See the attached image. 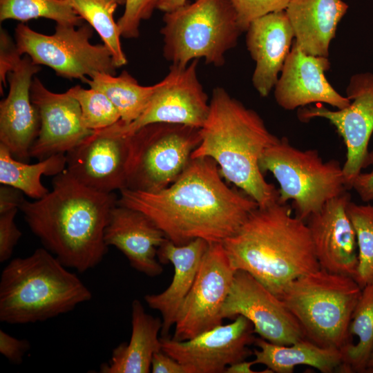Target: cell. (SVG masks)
Instances as JSON below:
<instances>
[{
  "label": "cell",
  "mask_w": 373,
  "mask_h": 373,
  "mask_svg": "<svg viewBox=\"0 0 373 373\" xmlns=\"http://www.w3.org/2000/svg\"><path fill=\"white\" fill-rule=\"evenodd\" d=\"M117 204L145 214L177 245L196 238L222 243L258 207L245 193L227 185L209 157L191 158L178 178L159 191L121 190Z\"/></svg>",
  "instance_id": "obj_1"
},
{
  "label": "cell",
  "mask_w": 373,
  "mask_h": 373,
  "mask_svg": "<svg viewBox=\"0 0 373 373\" xmlns=\"http://www.w3.org/2000/svg\"><path fill=\"white\" fill-rule=\"evenodd\" d=\"M117 204L114 193L86 188L65 169L54 176L52 191L33 202L23 199L19 210L44 247L66 267L82 273L107 253L104 232Z\"/></svg>",
  "instance_id": "obj_2"
},
{
  "label": "cell",
  "mask_w": 373,
  "mask_h": 373,
  "mask_svg": "<svg viewBox=\"0 0 373 373\" xmlns=\"http://www.w3.org/2000/svg\"><path fill=\"white\" fill-rule=\"evenodd\" d=\"M222 245L236 271L249 273L278 298L293 280L321 269L307 223L278 201L252 211Z\"/></svg>",
  "instance_id": "obj_3"
},
{
  "label": "cell",
  "mask_w": 373,
  "mask_h": 373,
  "mask_svg": "<svg viewBox=\"0 0 373 373\" xmlns=\"http://www.w3.org/2000/svg\"><path fill=\"white\" fill-rule=\"evenodd\" d=\"M200 132V143L191 158L213 159L222 178L254 200L258 207L278 202V190L265 179L259 160L279 138L269 131L257 112L224 88L216 87Z\"/></svg>",
  "instance_id": "obj_4"
},
{
  "label": "cell",
  "mask_w": 373,
  "mask_h": 373,
  "mask_svg": "<svg viewBox=\"0 0 373 373\" xmlns=\"http://www.w3.org/2000/svg\"><path fill=\"white\" fill-rule=\"evenodd\" d=\"M67 268L44 247L10 260L1 275L0 321L41 322L90 300L91 291Z\"/></svg>",
  "instance_id": "obj_5"
},
{
  "label": "cell",
  "mask_w": 373,
  "mask_h": 373,
  "mask_svg": "<svg viewBox=\"0 0 373 373\" xmlns=\"http://www.w3.org/2000/svg\"><path fill=\"white\" fill-rule=\"evenodd\" d=\"M362 293L354 278L322 268L293 280L280 296L305 338L341 350L352 343L349 328Z\"/></svg>",
  "instance_id": "obj_6"
},
{
  "label": "cell",
  "mask_w": 373,
  "mask_h": 373,
  "mask_svg": "<svg viewBox=\"0 0 373 373\" xmlns=\"http://www.w3.org/2000/svg\"><path fill=\"white\" fill-rule=\"evenodd\" d=\"M163 21V55L179 66L202 58L207 64L223 66L243 32L229 0H195L164 12Z\"/></svg>",
  "instance_id": "obj_7"
},
{
  "label": "cell",
  "mask_w": 373,
  "mask_h": 373,
  "mask_svg": "<svg viewBox=\"0 0 373 373\" xmlns=\"http://www.w3.org/2000/svg\"><path fill=\"white\" fill-rule=\"evenodd\" d=\"M259 167L263 174L269 171L277 180L278 202L293 200L296 216L304 221L349 190L338 160L323 162L317 150H300L286 137L264 151Z\"/></svg>",
  "instance_id": "obj_8"
},
{
  "label": "cell",
  "mask_w": 373,
  "mask_h": 373,
  "mask_svg": "<svg viewBox=\"0 0 373 373\" xmlns=\"http://www.w3.org/2000/svg\"><path fill=\"white\" fill-rule=\"evenodd\" d=\"M126 188L157 192L171 184L200 144V128L174 124L146 125L127 135Z\"/></svg>",
  "instance_id": "obj_9"
},
{
  "label": "cell",
  "mask_w": 373,
  "mask_h": 373,
  "mask_svg": "<svg viewBox=\"0 0 373 373\" xmlns=\"http://www.w3.org/2000/svg\"><path fill=\"white\" fill-rule=\"evenodd\" d=\"M93 30L87 23L79 26L57 24L55 33L48 35L21 23L15 28V40L20 53L35 64L50 67L59 77L84 82L98 73H116L106 46L90 42Z\"/></svg>",
  "instance_id": "obj_10"
},
{
  "label": "cell",
  "mask_w": 373,
  "mask_h": 373,
  "mask_svg": "<svg viewBox=\"0 0 373 373\" xmlns=\"http://www.w3.org/2000/svg\"><path fill=\"white\" fill-rule=\"evenodd\" d=\"M235 272L222 243H209L195 282L178 312L173 340H189L222 324V308Z\"/></svg>",
  "instance_id": "obj_11"
},
{
  "label": "cell",
  "mask_w": 373,
  "mask_h": 373,
  "mask_svg": "<svg viewBox=\"0 0 373 373\" xmlns=\"http://www.w3.org/2000/svg\"><path fill=\"white\" fill-rule=\"evenodd\" d=\"M198 62L194 59L186 66L171 64L140 116L127 125L119 120L113 125L115 131L127 136L154 123L200 128L209 114V100L198 78Z\"/></svg>",
  "instance_id": "obj_12"
},
{
  "label": "cell",
  "mask_w": 373,
  "mask_h": 373,
  "mask_svg": "<svg viewBox=\"0 0 373 373\" xmlns=\"http://www.w3.org/2000/svg\"><path fill=\"white\" fill-rule=\"evenodd\" d=\"M346 97L350 104L344 108L334 111L322 105L302 107L298 117L301 122L324 118L335 127L346 147L343 171L350 189L354 179L365 168L373 133V73L353 75L346 88Z\"/></svg>",
  "instance_id": "obj_13"
},
{
  "label": "cell",
  "mask_w": 373,
  "mask_h": 373,
  "mask_svg": "<svg viewBox=\"0 0 373 373\" xmlns=\"http://www.w3.org/2000/svg\"><path fill=\"white\" fill-rule=\"evenodd\" d=\"M240 315L251 322L254 333L270 343L289 345L305 338L283 300L243 270L236 271L221 312L223 319Z\"/></svg>",
  "instance_id": "obj_14"
},
{
  "label": "cell",
  "mask_w": 373,
  "mask_h": 373,
  "mask_svg": "<svg viewBox=\"0 0 373 373\" xmlns=\"http://www.w3.org/2000/svg\"><path fill=\"white\" fill-rule=\"evenodd\" d=\"M253 324L238 316L227 325H220L195 337L182 341L160 338L162 350L191 373H223L228 366L253 354L249 346L254 343Z\"/></svg>",
  "instance_id": "obj_15"
},
{
  "label": "cell",
  "mask_w": 373,
  "mask_h": 373,
  "mask_svg": "<svg viewBox=\"0 0 373 373\" xmlns=\"http://www.w3.org/2000/svg\"><path fill=\"white\" fill-rule=\"evenodd\" d=\"M66 156V170L86 188L104 193L126 188L128 138L113 125L94 131Z\"/></svg>",
  "instance_id": "obj_16"
},
{
  "label": "cell",
  "mask_w": 373,
  "mask_h": 373,
  "mask_svg": "<svg viewBox=\"0 0 373 373\" xmlns=\"http://www.w3.org/2000/svg\"><path fill=\"white\" fill-rule=\"evenodd\" d=\"M30 96L40 118L39 132L30 149V157L41 160L66 154L94 131L84 126L79 104L67 92L53 93L34 77Z\"/></svg>",
  "instance_id": "obj_17"
},
{
  "label": "cell",
  "mask_w": 373,
  "mask_h": 373,
  "mask_svg": "<svg viewBox=\"0 0 373 373\" xmlns=\"http://www.w3.org/2000/svg\"><path fill=\"white\" fill-rule=\"evenodd\" d=\"M330 66L328 57L307 54L294 41L274 88L276 103L287 111L313 103L327 104L336 109L349 106L350 99L338 93L325 77Z\"/></svg>",
  "instance_id": "obj_18"
},
{
  "label": "cell",
  "mask_w": 373,
  "mask_h": 373,
  "mask_svg": "<svg viewBox=\"0 0 373 373\" xmlns=\"http://www.w3.org/2000/svg\"><path fill=\"white\" fill-rule=\"evenodd\" d=\"M40 70L39 65L25 55L8 74V94L0 103V144L24 162L30 157L40 128L39 112L30 96L33 78Z\"/></svg>",
  "instance_id": "obj_19"
},
{
  "label": "cell",
  "mask_w": 373,
  "mask_h": 373,
  "mask_svg": "<svg viewBox=\"0 0 373 373\" xmlns=\"http://www.w3.org/2000/svg\"><path fill=\"white\" fill-rule=\"evenodd\" d=\"M350 201L348 191L331 199L307 218V224L321 268L355 278L358 247L347 212Z\"/></svg>",
  "instance_id": "obj_20"
},
{
  "label": "cell",
  "mask_w": 373,
  "mask_h": 373,
  "mask_svg": "<svg viewBox=\"0 0 373 373\" xmlns=\"http://www.w3.org/2000/svg\"><path fill=\"white\" fill-rule=\"evenodd\" d=\"M166 238L145 214L119 204L113 208L104 232L106 245L116 247L133 268L149 277L163 271L157 252Z\"/></svg>",
  "instance_id": "obj_21"
},
{
  "label": "cell",
  "mask_w": 373,
  "mask_h": 373,
  "mask_svg": "<svg viewBox=\"0 0 373 373\" xmlns=\"http://www.w3.org/2000/svg\"><path fill=\"white\" fill-rule=\"evenodd\" d=\"M245 32L247 48L256 63L252 84L265 97L278 79L294 41V33L285 10L254 20Z\"/></svg>",
  "instance_id": "obj_22"
},
{
  "label": "cell",
  "mask_w": 373,
  "mask_h": 373,
  "mask_svg": "<svg viewBox=\"0 0 373 373\" xmlns=\"http://www.w3.org/2000/svg\"><path fill=\"white\" fill-rule=\"evenodd\" d=\"M209 243L201 238L183 245H177L166 238L157 249V256L162 264L171 262L174 274L169 286L162 292L147 294L144 300L162 315V336L175 323L181 305L190 291L198 275L203 256Z\"/></svg>",
  "instance_id": "obj_23"
},
{
  "label": "cell",
  "mask_w": 373,
  "mask_h": 373,
  "mask_svg": "<svg viewBox=\"0 0 373 373\" xmlns=\"http://www.w3.org/2000/svg\"><path fill=\"white\" fill-rule=\"evenodd\" d=\"M347 9L343 0H291L285 11L300 49L328 57L338 24Z\"/></svg>",
  "instance_id": "obj_24"
},
{
  "label": "cell",
  "mask_w": 373,
  "mask_h": 373,
  "mask_svg": "<svg viewBox=\"0 0 373 373\" xmlns=\"http://www.w3.org/2000/svg\"><path fill=\"white\" fill-rule=\"evenodd\" d=\"M131 339L113 351L111 359L102 364V373H149L154 354L162 350L160 338L162 321L147 314L141 302L135 299L131 305Z\"/></svg>",
  "instance_id": "obj_25"
},
{
  "label": "cell",
  "mask_w": 373,
  "mask_h": 373,
  "mask_svg": "<svg viewBox=\"0 0 373 373\" xmlns=\"http://www.w3.org/2000/svg\"><path fill=\"white\" fill-rule=\"evenodd\" d=\"M254 365L262 364L272 372L292 373L298 365H309L323 373L338 372L342 364L341 350L322 347L307 338L289 345L270 343L261 337L256 338Z\"/></svg>",
  "instance_id": "obj_26"
},
{
  "label": "cell",
  "mask_w": 373,
  "mask_h": 373,
  "mask_svg": "<svg viewBox=\"0 0 373 373\" xmlns=\"http://www.w3.org/2000/svg\"><path fill=\"white\" fill-rule=\"evenodd\" d=\"M66 168L65 153H58L29 164L15 158L0 144V183L13 186L33 199H41L50 191L42 184L41 176H55Z\"/></svg>",
  "instance_id": "obj_27"
},
{
  "label": "cell",
  "mask_w": 373,
  "mask_h": 373,
  "mask_svg": "<svg viewBox=\"0 0 373 373\" xmlns=\"http://www.w3.org/2000/svg\"><path fill=\"white\" fill-rule=\"evenodd\" d=\"M84 83L105 94L117 109L120 121L127 125L143 113L160 82L152 86H141L127 71L118 76L98 73L87 78Z\"/></svg>",
  "instance_id": "obj_28"
},
{
  "label": "cell",
  "mask_w": 373,
  "mask_h": 373,
  "mask_svg": "<svg viewBox=\"0 0 373 373\" xmlns=\"http://www.w3.org/2000/svg\"><path fill=\"white\" fill-rule=\"evenodd\" d=\"M351 336H356V344L348 343L341 349L342 364L338 372H366L367 363L373 347V284L362 289L350 325Z\"/></svg>",
  "instance_id": "obj_29"
},
{
  "label": "cell",
  "mask_w": 373,
  "mask_h": 373,
  "mask_svg": "<svg viewBox=\"0 0 373 373\" xmlns=\"http://www.w3.org/2000/svg\"><path fill=\"white\" fill-rule=\"evenodd\" d=\"M70 2L76 12L97 31L109 50L115 66L126 65L127 59L122 48V35L113 17L117 4L103 0H70Z\"/></svg>",
  "instance_id": "obj_30"
},
{
  "label": "cell",
  "mask_w": 373,
  "mask_h": 373,
  "mask_svg": "<svg viewBox=\"0 0 373 373\" xmlns=\"http://www.w3.org/2000/svg\"><path fill=\"white\" fill-rule=\"evenodd\" d=\"M46 18L59 25L79 26L83 19L70 0H0V21L13 19L22 23Z\"/></svg>",
  "instance_id": "obj_31"
},
{
  "label": "cell",
  "mask_w": 373,
  "mask_h": 373,
  "mask_svg": "<svg viewBox=\"0 0 373 373\" xmlns=\"http://www.w3.org/2000/svg\"><path fill=\"white\" fill-rule=\"evenodd\" d=\"M347 212L355 231L358 266L354 280L363 289L373 284V204L350 201Z\"/></svg>",
  "instance_id": "obj_32"
},
{
  "label": "cell",
  "mask_w": 373,
  "mask_h": 373,
  "mask_svg": "<svg viewBox=\"0 0 373 373\" xmlns=\"http://www.w3.org/2000/svg\"><path fill=\"white\" fill-rule=\"evenodd\" d=\"M66 92L78 102L83 124L88 129L105 128L120 120L117 109L101 91L93 88L85 89L77 85Z\"/></svg>",
  "instance_id": "obj_33"
},
{
  "label": "cell",
  "mask_w": 373,
  "mask_h": 373,
  "mask_svg": "<svg viewBox=\"0 0 373 373\" xmlns=\"http://www.w3.org/2000/svg\"><path fill=\"white\" fill-rule=\"evenodd\" d=\"M237 16L238 24L245 32L254 20L269 13L285 10L291 0H229Z\"/></svg>",
  "instance_id": "obj_34"
},
{
  "label": "cell",
  "mask_w": 373,
  "mask_h": 373,
  "mask_svg": "<svg viewBox=\"0 0 373 373\" xmlns=\"http://www.w3.org/2000/svg\"><path fill=\"white\" fill-rule=\"evenodd\" d=\"M156 3L157 0H125L124 13L117 21L122 37L137 38L141 21L151 17Z\"/></svg>",
  "instance_id": "obj_35"
},
{
  "label": "cell",
  "mask_w": 373,
  "mask_h": 373,
  "mask_svg": "<svg viewBox=\"0 0 373 373\" xmlns=\"http://www.w3.org/2000/svg\"><path fill=\"white\" fill-rule=\"evenodd\" d=\"M19 210L15 209L0 213V262L9 260L19 240L21 231L15 223V216Z\"/></svg>",
  "instance_id": "obj_36"
},
{
  "label": "cell",
  "mask_w": 373,
  "mask_h": 373,
  "mask_svg": "<svg viewBox=\"0 0 373 373\" xmlns=\"http://www.w3.org/2000/svg\"><path fill=\"white\" fill-rule=\"evenodd\" d=\"M17 43L12 39L8 31L1 28L0 30V91L6 86L8 74L12 72L21 60Z\"/></svg>",
  "instance_id": "obj_37"
},
{
  "label": "cell",
  "mask_w": 373,
  "mask_h": 373,
  "mask_svg": "<svg viewBox=\"0 0 373 373\" xmlns=\"http://www.w3.org/2000/svg\"><path fill=\"white\" fill-rule=\"evenodd\" d=\"M30 348V344L27 340L17 338L0 330V352L12 363L20 364Z\"/></svg>",
  "instance_id": "obj_38"
},
{
  "label": "cell",
  "mask_w": 373,
  "mask_h": 373,
  "mask_svg": "<svg viewBox=\"0 0 373 373\" xmlns=\"http://www.w3.org/2000/svg\"><path fill=\"white\" fill-rule=\"evenodd\" d=\"M369 165L372 166V170L368 173L361 172L351 184V189L365 202L373 200V150L369 151L365 168Z\"/></svg>",
  "instance_id": "obj_39"
},
{
  "label": "cell",
  "mask_w": 373,
  "mask_h": 373,
  "mask_svg": "<svg viewBox=\"0 0 373 373\" xmlns=\"http://www.w3.org/2000/svg\"><path fill=\"white\" fill-rule=\"evenodd\" d=\"M153 373H191L189 369L162 350L155 352L151 362Z\"/></svg>",
  "instance_id": "obj_40"
},
{
  "label": "cell",
  "mask_w": 373,
  "mask_h": 373,
  "mask_svg": "<svg viewBox=\"0 0 373 373\" xmlns=\"http://www.w3.org/2000/svg\"><path fill=\"white\" fill-rule=\"evenodd\" d=\"M22 192L9 185L1 184L0 186V213L19 209L23 200Z\"/></svg>",
  "instance_id": "obj_41"
},
{
  "label": "cell",
  "mask_w": 373,
  "mask_h": 373,
  "mask_svg": "<svg viewBox=\"0 0 373 373\" xmlns=\"http://www.w3.org/2000/svg\"><path fill=\"white\" fill-rule=\"evenodd\" d=\"M187 0H157L156 9L168 12L178 9L187 3Z\"/></svg>",
  "instance_id": "obj_42"
},
{
  "label": "cell",
  "mask_w": 373,
  "mask_h": 373,
  "mask_svg": "<svg viewBox=\"0 0 373 373\" xmlns=\"http://www.w3.org/2000/svg\"><path fill=\"white\" fill-rule=\"evenodd\" d=\"M254 365L253 361H247L246 360L234 363L228 366L225 373H262L258 371H254L251 366Z\"/></svg>",
  "instance_id": "obj_43"
},
{
  "label": "cell",
  "mask_w": 373,
  "mask_h": 373,
  "mask_svg": "<svg viewBox=\"0 0 373 373\" xmlns=\"http://www.w3.org/2000/svg\"><path fill=\"white\" fill-rule=\"evenodd\" d=\"M366 372H373V347L367 361Z\"/></svg>",
  "instance_id": "obj_44"
},
{
  "label": "cell",
  "mask_w": 373,
  "mask_h": 373,
  "mask_svg": "<svg viewBox=\"0 0 373 373\" xmlns=\"http://www.w3.org/2000/svg\"><path fill=\"white\" fill-rule=\"evenodd\" d=\"M107 3H116L117 5H122L125 3V0H103Z\"/></svg>",
  "instance_id": "obj_45"
}]
</instances>
